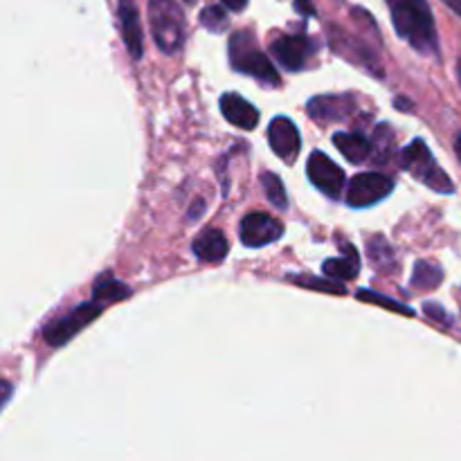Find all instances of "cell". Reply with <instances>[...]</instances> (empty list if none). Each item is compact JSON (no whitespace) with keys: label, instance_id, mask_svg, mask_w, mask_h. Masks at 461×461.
Returning a JSON list of instances; mask_svg holds the SVG:
<instances>
[{"label":"cell","instance_id":"6da1fadb","mask_svg":"<svg viewBox=\"0 0 461 461\" xmlns=\"http://www.w3.org/2000/svg\"><path fill=\"white\" fill-rule=\"evenodd\" d=\"M385 3L390 7L396 34L408 41L417 52L437 54L439 39L428 0H385Z\"/></svg>","mask_w":461,"mask_h":461},{"label":"cell","instance_id":"7a4b0ae2","mask_svg":"<svg viewBox=\"0 0 461 461\" xmlns=\"http://www.w3.org/2000/svg\"><path fill=\"white\" fill-rule=\"evenodd\" d=\"M230 63L237 72L255 77L266 86H279V72L273 61L261 52L250 30H239L230 36Z\"/></svg>","mask_w":461,"mask_h":461},{"label":"cell","instance_id":"3957f363","mask_svg":"<svg viewBox=\"0 0 461 461\" xmlns=\"http://www.w3.org/2000/svg\"><path fill=\"white\" fill-rule=\"evenodd\" d=\"M149 25L153 41L165 54H176L185 45V14L176 0H149Z\"/></svg>","mask_w":461,"mask_h":461},{"label":"cell","instance_id":"277c9868","mask_svg":"<svg viewBox=\"0 0 461 461\" xmlns=\"http://www.w3.org/2000/svg\"><path fill=\"white\" fill-rule=\"evenodd\" d=\"M401 167L408 169L410 174L417 180H421L426 187H430L432 192L439 194H453L455 185L453 180L446 176V171L437 165V160L432 158L430 149L423 140H414L408 147L401 151Z\"/></svg>","mask_w":461,"mask_h":461},{"label":"cell","instance_id":"5b68a950","mask_svg":"<svg viewBox=\"0 0 461 461\" xmlns=\"http://www.w3.org/2000/svg\"><path fill=\"white\" fill-rule=\"evenodd\" d=\"M394 189V180L385 174H378V171H365V174H356L349 180V187H347V205L356 207V210H363V207L376 205L378 201L387 198Z\"/></svg>","mask_w":461,"mask_h":461},{"label":"cell","instance_id":"8992f818","mask_svg":"<svg viewBox=\"0 0 461 461\" xmlns=\"http://www.w3.org/2000/svg\"><path fill=\"white\" fill-rule=\"evenodd\" d=\"M99 313H102V304H99V302H86V304L77 306L72 313L63 315L57 322L48 324V327L43 329V340L48 342L50 347H63L66 342H70L81 329L88 327Z\"/></svg>","mask_w":461,"mask_h":461},{"label":"cell","instance_id":"52a82bcc","mask_svg":"<svg viewBox=\"0 0 461 461\" xmlns=\"http://www.w3.org/2000/svg\"><path fill=\"white\" fill-rule=\"evenodd\" d=\"M270 52L277 59L279 66L286 68L288 72H300L304 70L311 54L315 52V41L304 34H284L273 41Z\"/></svg>","mask_w":461,"mask_h":461},{"label":"cell","instance_id":"ba28073f","mask_svg":"<svg viewBox=\"0 0 461 461\" xmlns=\"http://www.w3.org/2000/svg\"><path fill=\"white\" fill-rule=\"evenodd\" d=\"M239 237L246 248H264L284 237V225L266 212H252L241 221Z\"/></svg>","mask_w":461,"mask_h":461},{"label":"cell","instance_id":"9c48e42d","mask_svg":"<svg viewBox=\"0 0 461 461\" xmlns=\"http://www.w3.org/2000/svg\"><path fill=\"white\" fill-rule=\"evenodd\" d=\"M306 174H309L311 183L327 194L329 198H340L342 189H345V174L340 167L322 151L311 153L309 162H306Z\"/></svg>","mask_w":461,"mask_h":461},{"label":"cell","instance_id":"30bf717a","mask_svg":"<svg viewBox=\"0 0 461 461\" xmlns=\"http://www.w3.org/2000/svg\"><path fill=\"white\" fill-rule=\"evenodd\" d=\"M268 142H270V149L275 151V156H277L279 160L288 162V165H293V162L297 160V156H300V149H302L300 131H297V126L293 124L291 117L277 115L273 122H270Z\"/></svg>","mask_w":461,"mask_h":461},{"label":"cell","instance_id":"8fae6325","mask_svg":"<svg viewBox=\"0 0 461 461\" xmlns=\"http://www.w3.org/2000/svg\"><path fill=\"white\" fill-rule=\"evenodd\" d=\"M354 111L356 102L351 95H324V97H313L309 102V115L322 124L345 122Z\"/></svg>","mask_w":461,"mask_h":461},{"label":"cell","instance_id":"7c38bea8","mask_svg":"<svg viewBox=\"0 0 461 461\" xmlns=\"http://www.w3.org/2000/svg\"><path fill=\"white\" fill-rule=\"evenodd\" d=\"M120 30L122 41H124L126 50L133 59H142L144 54V41H142V25H140V14L135 0H120Z\"/></svg>","mask_w":461,"mask_h":461},{"label":"cell","instance_id":"4fadbf2b","mask_svg":"<svg viewBox=\"0 0 461 461\" xmlns=\"http://www.w3.org/2000/svg\"><path fill=\"white\" fill-rule=\"evenodd\" d=\"M221 113H223L225 120L232 126H237V129L252 131L259 124V111L237 93H225L223 97H221Z\"/></svg>","mask_w":461,"mask_h":461},{"label":"cell","instance_id":"5bb4252c","mask_svg":"<svg viewBox=\"0 0 461 461\" xmlns=\"http://www.w3.org/2000/svg\"><path fill=\"white\" fill-rule=\"evenodd\" d=\"M194 255L207 264H219L228 257V239L216 228H207L194 239Z\"/></svg>","mask_w":461,"mask_h":461},{"label":"cell","instance_id":"9a60e30c","mask_svg":"<svg viewBox=\"0 0 461 461\" xmlns=\"http://www.w3.org/2000/svg\"><path fill=\"white\" fill-rule=\"evenodd\" d=\"M342 252L345 255L336 257V259H327L322 264V270L327 277L336 279V282H347V279H356L360 273V259H358V252L351 243H342Z\"/></svg>","mask_w":461,"mask_h":461},{"label":"cell","instance_id":"2e32d148","mask_svg":"<svg viewBox=\"0 0 461 461\" xmlns=\"http://www.w3.org/2000/svg\"><path fill=\"white\" fill-rule=\"evenodd\" d=\"M333 144L351 165H360L372 153V142L363 133H342L340 131V133L333 135Z\"/></svg>","mask_w":461,"mask_h":461},{"label":"cell","instance_id":"e0dca14e","mask_svg":"<svg viewBox=\"0 0 461 461\" xmlns=\"http://www.w3.org/2000/svg\"><path fill=\"white\" fill-rule=\"evenodd\" d=\"M131 295V288L124 286L122 282H117L111 275H104L93 288V300L99 302V304H117V302L126 300Z\"/></svg>","mask_w":461,"mask_h":461},{"label":"cell","instance_id":"ac0fdd59","mask_svg":"<svg viewBox=\"0 0 461 461\" xmlns=\"http://www.w3.org/2000/svg\"><path fill=\"white\" fill-rule=\"evenodd\" d=\"M444 282V270L435 261H419L412 273V286L417 291H435Z\"/></svg>","mask_w":461,"mask_h":461},{"label":"cell","instance_id":"d6986e66","mask_svg":"<svg viewBox=\"0 0 461 461\" xmlns=\"http://www.w3.org/2000/svg\"><path fill=\"white\" fill-rule=\"evenodd\" d=\"M261 187H264L266 198L270 201V205L277 207V210H288V194L286 187H284L282 178L273 171H266L261 174Z\"/></svg>","mask_w":461,"mask_h":461},{"label":"cell","instance_id":"ffe728a7","mask_svg":"<svg viewBox=\"0 0 461 461\" xmlns=\"http://www.w3.org/2000/svg\"><path fill=\"white\" fill-rule=\"evenodd\" d=\"M358 300H360V302H367V304L385 306V309H390V311H396V313L414 315V309H410V306H405V304H399V302L390 300V297L381 295V293L367 291V288H363V291H358Z\"/></svg>","mask_w":461,"mask_h":461},{"label":"cell","instance_id":"44dd1931","mask_svg":"<svg viewBox=\"0 0 461 461\" xmlns=\"http://www.w3.org/2000/svg\"><path fill=\"white\" fill-rule=\"evenodd\" d=\"M291 282L297 284V286L304 288H315V291H327V293H336V295H345V286L336 282H322V279L309 277V275H291Z\"/></svg>","mask_w":461,"mask_h":461},{"label":"cell","instance_id":"7402d4cb","mask_svg":"<svg viewBox=\"0 0 461 461\" xmlns=\"http://www.w3.org/2000/svg\"><path fill=\"white\" fill-rule=\"evenodd\" d=\"M201 23L210 32H223L225 27H228V14H225L221 7H214V5H212V7L203 9Z\"/></svg>","mask_w":461,"mask_h":461},{"label":"cell","instance_id":"603a6c76","mask_svg":"<svg viewBox=\"0 0 461 461\" xmlns=\"http://www.w3.org/2000/svg\"><path fill=\"white\" fill-rule=\"evenodd\" d=\"M295 9L302 14V16H313L315 7L311 0H295Z\"/></svg>","mask_w":461,"mask_h":461},{"label":"cell","instance_id":"cb8c5ba5","mask_svg":"<svg viewBox=\"0 0 461 461\" xmlns=\"http://www.w3.org/2000/svg\"><path fill=\"white\" fill-rule=\"evenodd\" d=\"M426 313L430 315V318L439 320V322H446V324H448V320H446V318H448V315H446L444 311L439 309V306H435V304H426Z\"/></svg>","mask_w":461,"mask_h":461},{"label":"cell","instance_id":"d4e9b609","mask_svg":"<svg viewBox=\"0 0 461 461\" xmlns=\"http://www.w3.org/2000/svg\"><path fill=\"white\" fill-rule=\"evenodd\" d=\"M223 5L228 9H232V12H241V9H246L248 0H223Z\"/></svg>","mask_w":461,"mask_h":461},{"label":"cell","instance_id":"484cf974","mask_svg":"<svg viewBox=\"0 0 461 461\" xmlns=\"http://www.w3.org/2000/svg\"><path fill=\"white\" fill-rule=\"evenodd\" d=\"M444 3L448 5V7L453 9L455 14H459V16H461V0H444Z\"/></svg>","mask_w":461,"mask_h":461},{"label":"cell","instance_id":"4316f807","mask_svg":"<svg viewBox=\"0 0 461 461\" xmlns=\"http://www.w3.org/2000/svg\"><path fill=\"white\" fill-rule=\"evenodd\" d=\"M455 151H457V156H459V160H461V133H459L457 142H455Z\"/></svg>","mask_w":461,"mask_h":461},{"label":"cell","instance_id":"83f0119b","mask_svg":"<svg viewBox=\"0 0 461 461\" xmlns=\"http://www.w3.org/2000/svg\"><path fill=\"white\" fill-rule=\"evenodd\" d=\"M457 77H459V84H461V59H459V63H457Z\"/></svg>","mask_w":461,"mask_h":461},{"label":"cell","instance_id":"f1b7e54d","mask_svg":"<svg viewBox=\"0 0 461 461\" xmlns=\"http://www.w3.org/2000/svg\"><path fill=\"white\" fill-rule=\"evenodd\" d=\"M185 3H187V5H194V3H196V0H185Z\"/></svg>","mask_w":461,"mask_h":461}]
</instances>
